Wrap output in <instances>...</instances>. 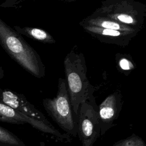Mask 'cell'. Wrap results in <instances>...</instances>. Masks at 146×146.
Listing matches in <instances>:
<instances>
[{"mask_svg":"<svg viewBox=\"0 0 146 146\" xmlns=\"http://www.w3.org/2000/svg\"><path fill=\"white\" fill-rule=\"evenodd\" d=\"M98 110V106L94 95L79 106L77 115V135L82 146H93L100 136Z\"/></svg>","mask_w":146,"mask_h":146,"instance_id":"cell-5","label":"cell"},{"mask_svg":"<svg viewBox=\"0 0 146 146\" xmlns=\"http://www.w3.org/2000/svg\"><path fill=\"white\" fill-rule=\"evenodd\" d=\"M111 146H146V145L142 138L133 133L124 139L117 141Z\"/></svg>","mask_w":146,"mask_h":146,"instance_id":"cell-13","label":"cell"},{"mask_svg":"<svg viewBox=\"0 0 146 146\" xmlns=\"http://www.w3.org/2000/svg\"><path fill=\"white\" fill-rule=\"evenodd\" d=\"M42 104L48 115L66 134L77 136V116L71 107L65 79H58L56 96L44 99Z\"/></svg>","mask_w":146,"mask_h":146,"instance_id":"cell-3","label":"cell"},{"mask_svg":"<svg viewBox=\"0 0 146 146\" xmlns=\"http://www.w3.org/2000/svg\"><path fill=\"white\" fill-rule=\"evenodd\" d=\"M0 121H3V122H7V123H12L13 124L12 121L10 120H9V119H7L6 117H4L1 113H0Z\"/></svg>","mask_w":146,"mask_h":146,"instance_id":"cell-14","label":"cell"},{"mask_svg":"<svg viewBox=\"0 0 146 146\" xmlns=\"http://www.w3.org/2000/svg\"><path fill=\"white\" fill-rule=\"evenodd\" d=\"M4 76V73H3V70L2 69V68L1 67V66H0V79L3 78V77Z\"/></svg>","mask_w":146,"mask_h":146,"instance_id":"cell-15","label":"cell"},{"mask_svg":"<svg viewBox=\"0 0 146 146\" xmlns=\"http://www.w3.org/2000/svg\"><path fill=\"white\" fill-rule=\"evenodd\" d=\"M13 29L20 35L26 36L28 38L43 43L52 44L56 42L55 39L50 33L41 29L15 26Z\"/></svg>","mask_w":146,"mask_h":146,"instance_id":"cell-10","label":"cell"},{"mask_svg":"<svg viewBox=\"0 0 146 146\" xmlns=\"http://www.w3.org/2000/svg\"><path fill=\"white\" fill-rule=\"evenodd\" d=\"M84 31L102 43L125 47L138 34V32H126L97 27L81 26Z\"/></svg>","mask_w":146,"mask_h":146,"instance_id":"cell-8","label":"cell"},{"mask_svg":"<svg viewBox=\"0 0 146 146\" xmlns=\"http://www.w3.org/2000/svg\"><path fill=\"white\" fill-rule=\"evenodd\" d=\"M0 44L18 64L37 78L45 76L41 58L23 37L0 18Z\"/></svg>","mask_w":146,"mask_h":146,"instance_id":"cell-2","label":"cell"},{"mask_svg":"<svg viewBox=\"0 0 146 146\" xmlns=\"http://www.w3.org/2000/svg\"><path fill=\"white\" fill-rule=\"evenodd\" d=\"M123 106L122 95L119 91L109 95L98 106L100 135L103 136L115 125Z\"/></svg>","mask_w":146,"mask_h":146,"instance_id":"cell-6","label":"cell"},{"mask_svg":"<svg viewBox=\"0 0 146 146\" xmlns=\"http://www.w3.org/2000/svg\"><path fill=\"white\" fill-rule=\"evenodd\" d=\"M0 146H27L17 135L0 126Z\"/></svg>","mask_w":146,"mask_h":146,"instance_id":"cell-12","label":"cell"},{"mask_svg":"<svg viewBox=\"0 0 146 146\" xmlns=\"http://www.w3.org/2000/svg\"><path fill=\"white\" fill-rule=\"evenodd\" d=\"M115 61L117 70L126 76L136 67L132 56L129 54L117 53L115 55Z\"/></svg>","mask_w":146,"mask_h":146,"instance_id":"cell-11","label":"cell"},{"mask_svg":"<svg viewBox=\"0 0 146 146\" xmlns=\"http://www.w3.org/2000/svg\"><path fill=\"white\" fill-rule=\"evenodd\" d=\"M0 102L30 117L43 121L48 125H52L46 116L22 94L0 88Z\"/></svg>","mask_w":146,"mask_h":146,"instance_id":"cell-7","label":"cell"},{"mask_svg":"<svg viewBox=\"0 0 146 146\" xmlns=\"http://www.w3.org/2000/svg\"><path fill=\"white\" fill-rule=\"evenodd\" d=\"M80 26H88L126 32H140L110 18L92 13L79 22Z\"/></svg>","mask_w":146,"mask_h":146,"instance_id":"cell-9","label":"cell"},{"mask_svg":"<svg viewBox=\"0 0 146 146\" xmlns=\"http://www.w3.org/2000/svg\"><path fill=\"white\" fill-rule=\"evenodd\" d=\"M63 64L71 107L77 116L80 105L94 95L96 88L87 78L84 56L76 46L74 47L66 55Z\"/></svg>","mask_w":146,"mask_h":146,"instance_id":"cell-1","label":"cell"},{"mask_svg":"<svg viewBox=\"0 0 146 146\" xmlns=\"http://www.w3.org/2000/svg\"><path fill=\"white\" fill-rule=\"evenodd\" d=\"M94 13L140 31L146 16V5L133 0H106Z\"/></svg>","mask_w":146,"mask_h":146,"instance_id":"cell-4","label":"cell"}]
</instances>
